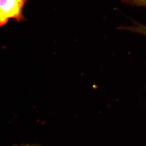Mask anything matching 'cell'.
<instances>
[{"label":"cell","mask_w":146,"mask_h":146,"mask_svg":"<svg viewBox=\"0 0 146 146\" xmlns=\"http://www.w3.org/2000/svg\"><path fill=\"white\" fill-rule=\"evenodd\" d=\"M29 0H0V28L5 26L10 19L21 23L26 21L24 9Z\"/></svg>","instance_id":"6da1fadb"},{"label":"cell","mask_w":146,"mask_h":146,"mask_svg":"<svg viewBox=\"0 0 146 146\" xmlns=\"http://www.w3.org/2000/svg\"><path fill=\"white\" fill-rule=\"evenodd\" d=\"M121 2L133 6L146 7V0H121Z\"/></svg>","instance_id":"7a4b0ae2"},{"label":"cell","mask_w":146,"mask_h":146,"mask_svg":"<svg viewBox=\"0 0 146 146\" xmlns=\"http://www.w3.org/2000/svg\"><path fill=\"white\" fill-rule=\"evenodd\" d=\"M145 35H146V31H145Z\"/></svg>","instance_id":"3957f363"}]
</instances>
